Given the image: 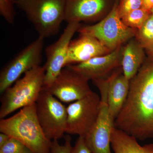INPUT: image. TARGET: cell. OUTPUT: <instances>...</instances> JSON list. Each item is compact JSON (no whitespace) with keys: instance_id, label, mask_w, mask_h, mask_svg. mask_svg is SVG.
Returning <instances> with one entry per match:
<instances>
[{"instance_id":"13","label":"cell","mask_w":153,"mask_h":153,"mask_svg":"<svg viewBox=\"0 0 153 153\" xmlns=\"http://www.w3.org/2000/svg\"><path fill=\"white\" fill-rule=\"evenodd\" d=\"M123 48L122 45L106 55L67 66L89 80L106 78L110 74L121 66Z\"/></svg>"},{"instance_id":"25","label":"cell","mask_w":153,"mask_h":153,"mask_svg":"<svg viewBox=\"0 0 153 153\" xmlns=\"http://www.w3.org/2000/svg\"><path fill=\"white\" fill-rule=\"evenodd\" d=\"M142 2L143 8L151 12L153 9V0H142Z\"/></svg>"},{"instance_id":"1","label":"cell","mask_w":153,"mask_h":153,"mask_svg":"<svg viewBox=\"0 0 153 153\" xmlns=\"http://www.w3.org/2000/svg\"><path fill=\"white\" fill-rule=\"evenodd\" d=\"M114 127L137 140H153V54H147L129 90Z\"/></svg>"},{"instance_id":"17","label":"cell","mask_w":153,"mask_h":153,"mask_svg":"<svg viewBox=\"0 0 153 153\" xmlns=\"http://www.w3.org/2000/svg\"><path fill=\"white\" fill-rule=\"evenodd\" d=\"M111 144L114 153H153V144L141 146L135 138L115 127Z\"/></svg>"},{"instance_id":"21","label":"cell","mask_w":153,"mask_h":153,"mask_svg":"<svg viewBox=\"0 0 153 153\" xmlns=\"http://www.w3.org/2000/svg\"><path fill=\"white\" fill-rule=\"evenodd\" d=\"M142 0H120L117 11L121 19L131 11L142 8Z\"/></svg>"},{"instance_id":"26","label":"cell","mask_w":153,"mask_h":153,"mask_svg":"<svg viewBox=\"0 0 153 153\" xmlns=\"http://www.w3.org/2000/svg\"><path fill=\"white\" fill-rule=\"evenodd\" d=\"M10 137L7 135L3 133L0 134V147L2 146L10 139Z\"/></svg>"},{"instance_id":"3","label":"cell","mask_w":153,"mask_h":153,"mask_svg":"<svg viewBox=\"0 0 153 153\" xmlns=\"http://www.w3.org/2000/svg\"><path fill=\"white\" fill-rule=\"evenodd\" d=\"M16 6L44 39L57 35L65 21L66 0H16Z\"/></svg>"},{"instance_id":"4","label":"cell","mask_w":153,"mask_h":153,"mask_svg":"<svg viewBox=\"0 0 153 153\" xmlns=\"http://www.w3.org/2000/svg\"><path fill=\"white\" fill-rule=\"evenodd\" d=\"M45 74L44 66L33 68L3 93L1 100V119L17 110L36 103L43 89Z\"/></svg>"},{"instance_id":"11","label":"cell","mask_w":153,"mask_h":153,"mask_svg":"<svg viewBox=\"0 0 153 153\" xmlns=\"http://www.w3.org/2000/svg\"><path fill=\"white\" fill-rule=\"evenodd\" d=\"M89 80L66 66L47 91L59 100L72 103L92 92Z\"/></svg>"},{"instance_id":"27","label":"cell","mask_w":153,"mask_h":153,"mask_svg":"<svg viewBox=\"0 0 153 153\" xmlns=\"http://www.w3.org/2000/svg\"><path fill=\"white\" fill-rule=\"evenodd\" d=\"M21 153H33V152H32L30 150L28 149L26 147L24 150Z\"/></svg>"},{"instance_id":"22","label":"cell","mask_w":153,"mask_h":153,"mask_svg":"<svg viewBox=\"0 0 153 153\" xmlns=\"http://www.w3.org/2000/svg\"><path fill=\"white\" fill-rule=\"evenodd\" d=\"M26 147L18 140L10 137L8 140L0 147V153H21Z\"/></svg>"},{"instance_id":"19","label":"cell","mask_w":153,"mask_h":153,"mask_svg":"<svg viewBox=\"0 0 153 153\" xmlns=\"http://www.w3.org/2000/svg\"><path fill=\"white\" fill-rule=\"evenodd\" d=\"M151 14V12L141 8L125 15L121 18V20L127 27L138 30L141 28Z\"/></svg>"},{"instance_id":"6","label":"cell","mask_w":153,"mask_h":153,"mask_svg":"<svg viewBox=\"0 0 153 153\" xmlns=\"http://www.w3.org/2000/svg\"><path fill=\"white\" fill-rule=\"evenodd\" d=\"M92 81L100 92V109L96 122L84 138L91 153H111V139L115 120L108 110V78L96 79Z\"/></svg>"},{"instance_id":"7","label":"cell","mask_w":153,"mask_h":153,"mask_svg":"<svg viewBox=\"0 0 153 153\" xmlns=\"http://www.w3.org/2000/svg\"><path fill=\"white\" fill-rule=\"evenodd\" d=\"M36 105L38 121L46 136L51 140L63 137L66 133V107L44 89L39 94Z\"/></svg>"},{"instance_id":"23","label":"cell","mask_w":153,"mask_h":153,"mask_svg":"<svg viewBox=\"0 0 153 153\" xmlns=\"http://www.w3.org/2000/svg\"><path fill=\"white\" fill-rule=\"evenodd\" d=\"M65 143L64 145L59 144L58 140L52 141L50 149V153H71V138L69 134L64 137Z\"/></svg>"},{"instance_id":"20","label":"cell","mask_w":153,"mask_h":153,"mask_svg":"<svg viewBox=\"0 0 153 153\" xmlns=\"http://www.w3.org/2000/svg\"><path fill=\"white\" fill-rule=\"evenodd\" d=\"M16 0H0V15L9 24L15 22Z\"/></svg>"},{"instance_id":"10","label":"cell","mask_w":153,"mask_h":153,"mask_svg":"<svg viewBox=\"0 0 153 153\" xmlns=\"http://www.w3.org/2000/svg\"><path fill=\"white\" fill-rule=\"evenodd\" d=\"M80 26L79 23H68L57 41L45 49L46 62L44 66L45 74L43 89H49L62 69L66 67L69 44Z\"/></svg>"},{"instance_id":"14","label":"cell","mask_w":153,"mask_h":153,"mask_svg":"<svg viewBox=\"0 0 153 153\" xmlns=\"http://www.w3.org/2000/svg\"><path fill=\"white\" fill-rule=\"evenodd\" d=\"M111 52L94 37L79 35V38L70 42L66 66L82 63L93 57L106 55Z\"/></svg>"},{"instance_id":"24","label":"cell","mask_w":153,"mask_h":153,"mask_svg":"<svg viewBox=\"0 0 153 153\" xmlns=\"http://www.w3.org/2000/svg\"><path fill=\"white\" fill-rule=\"evenodd\" d=\"M71 153H92L85 143L83 137L79 136L75 145L72 147Z\"/></svg>"},{"instance_id":"16","label":"cell","mask_w":153,"mask_h":153,"mask_svg":"<svg viewBox=\"0 0 153 153\" xmlns=\"http://www.w3.org/2000/svg\"><path fill=\"white\" fill-rule=\"evenodd\" d=\"M144 49L135 37L123 46L121 68L124 75L130 80L137 73L146 59Z\"/></svg>"},{"instance_id":"12","label":"cell","mask_w":153,"mask_h":153,"mask_svg":"<svg viewBox=\"0 0 153 153\" xmlns=\"http://www.w3.org/2000/svg\"><path fill=\"white\" fill-rule=\"evenodd\" d=\"M67 23L98 22L112 10L115 0H66Z\"/></svg>"},{"instance_id":"15","label":"cell","mask_w":153,"mask_h":153,"mask_svg":"<svg viewBox=\"0 0 153 153\" xmlns=\"http://www.w3.org/2000/svg\"><path fill=\"white\" fill-rule=\"evenodd\" d=\"M108 105L110 114L115 120L128 96L130 81L124 75L121 67L108 76Z\"/></svg>"},{"instance_id":"9","label":"cell","mask_w":153,"mask_h":153,"mask_svg":"<svg viewBox=\"0 0 153 153\" xmlns=\"http://www.w3.org/2000/svg\"><path fill=\"white\" fill-rule=\"evenodd\" d=\"M44 38L38 36L5 66L0 73V92L3 93L22 74L41 66Z\"/></svg>"},{"instance_id":"28","label":"cell","mask_w":153,"mask_h":153,"mask_svg":"<svg viewBox=\"0 0 153 153\" xmlns=\"http://www.w3.org/2000/svg\"><path fill=\"white\" fill-rule=\"evenodd\" d=\"M151 13H152V15L153 16V9L152 10V11H151Z\"/></svg>"},{"instance_id":"5","label":"cell","mask_w":153,"mask_h":153,"mask_svg":"<svg viewBox=\"0 0 153 153\" xmlns=\"http://www.w3.org/2000/svg\"><path fill=\"white\" fill-rule=\"evenodd\" d=\"M119 1L115 0L111 10L101 21L93 25L80 26L77 31L79 35L94 37L111 52L135 37L137 30L127 27L119 16Z\"/></svg>"},{"instance_id":"2","label":"cell","mask_w":153,"mask_h":153,"mask_svg":"<svg viewBox=\"0 0 153 153\" xmlns=\"http://www.w3.org/2000/svg\"><path fill=\"white\" fill-rule=\"evenodd\" d=\"M0 132L18 140L33 153H50L52 141L46 136L38 121L36 103L1 119Z\"/></svg>"},{"instance_id":"8","label":"cell","mask_w":153,"mask_h":153,"mask_svg":"<svg viewBox=\"0 0 153 153\" xmlns=\"http://www.w3.org/2000/svg\"><path fill=\"white\" fill-rule=\"evenodd\" d=\"M100 97L92 91L66 107V133L85 137L95 124L99 114Z\"/></svg>"},{"instance_id":"18","label":"cell","mask_w":153,"mask_h":153,"mask_svg":"<svg viewBox=\"0 0 153 153\" xmlns=\"http://www.w3.org/2000/svg\"><path fill=\"white\" fill-rule=\"evenodd\" d=\"M135 38L147 54H153V16L152 14L141 28L137 30Z\"/></svg>"}]
</instances>
